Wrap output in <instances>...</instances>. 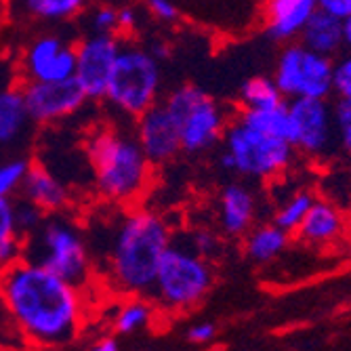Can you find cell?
Masks as SVG:
<instances>
[{
	"label": "cell",
	"instance_id": "obj_1",
	"mask_svg": "<svg viewBox=\"0 0 351 351\" xmlns=\"http://www.w3.org/2000/svg\"><path fill=\"white\" fill-rule=\"evenodd\" d=\"M0 299L17 332L36 347H66L80 335L84 301L76 286L27 259L0 271Z\"/></svg>",
	"mask_w": 351,
	"mask_h": 351
},
{
	"label": "cell",
	"instance_id": "obj_2",
	"mask_svg": "<svg viewBox=\"0 0 351 351\" xmlns=\"http://www.w3.org/2000/svg\"><path fill=\"white\" fill-rule=\"evenodd\" d=\"M171 240L173 230L162 215L149 208L124 213L106 232V282L124 297L149 299L158 263Z\"/></svg>",
	"mask_w": 351,
	"mask_h": 351
},
{
	"label": "cell",
	"instance_id": "obj_3",
	"mask_svg": "<svg viewBox=\"0 0 351 351\" xmlns=\"http://www.w3.org/2000/svg\"><path fill=\"white\" fill-rule=\"evenodd\" d=\"M86 160L95 191L112 204L139 200L152 181V165L133 131L101 126L86 137Z\"/></svg>",
	"mask_w": 351,
	"mask_h": 351
},
{
	"label": "cell",
	"instance_id": "obj_4",
	"mask_svg": "<svg viewBox=\"0 0 351 351\" xmlns=\"http://www.w3.org/2000/svg\"><path fill=\"white\" fill-rule=\"evenodd\" d=\"M76 289L88 286L93 278V259L78 223L63 213L47 215L43 226L25 238V257Z\"/></svg>",
	"mask_w": 351,
	"mask_h": 351
},
{
	"label": "cell",
	"instance_id": "obj_5",
	"mask_svg": "<svg viewBox=\"0 0 351 351\" xmlns=\"http://www.w3.org/2000/svg\"><path fill=\"white\" fill-rule=\"evenodd\" d=\"M215 284L213 263L196 250H191L183 238L173 236L158 263L149 301L171 313H183L202 303Z\"/></svg>",
	"mask_w": 351,
	"mask_h": 351
},
{
	"label": "cell",
	"instance_id": "obj_6",
	"mask_svg": "<svg viewBox=\"0 0 351 351\" xmlns=\"http://www.w3.org/2000/svg\"><path fill=\"white\" fill-rule=\"evenodd\" d=\"M221 141L219 167L246 179H276L289 171L297 158V149L289 141L254 131L240 118L226 126Z\"/></svg>",
	"mask_w": 351,
	"mask_h": 351
},
{
	"label": "cell",
	"instance_id": "obj_7",
	"mask_svg": "<svg viewBox=\"0 0 351 351\" xmlns=\"http://www.w3.org/2000/svg\"><path fill=\"white\" fill-rule=\"evenodd\" d=\"M160 61L137 43H120L104 101L124 118H137L160 101Z\"/></svg>",
	"mask_w": 351,
	"mask_h": 351
},
{
	"label": "cell",
	"instance_id": "obj_8",
	"mask_svg": "<svg viewBox=\"0 0 351 351\" xmlns=\"http://www.w3.org/2000/svg\"><path fill=\"white\" fill-rule=\"evenodd\" d=\"M162 104L179 126L181 152L185 154L213 149L230 124L228 108L196 84H181L173 88Z\"/></svg>",
	"mask_w": 351,
	"mask_h": 351
},
{
	"label": "cell",
	"instance_id": "obj_9",
	"mask_svg": "<svg viewBox=\"0 0 351 351\" xmlns=\"http://www.w3.org/2000/svg\"><path fill=\"white\" fill-rule=\"evenodd\" d=\"M332 61L303 47L299 40L286 43L274 82L284 99H330L332 97Z\"/></svg>",
	"mask_w": 351,
	"mask_h": 351
},
{
	"label": "cell",
	"instance_id": "obj_10",
	"mask_svg": "<svg viewBox=\"0 0 351 351\" xmlns=\"http://www.w3.org/2000/svg\"><path fill=\"white\" fill-rule=\"evenodd\" d=\"M291 145L311 158L324 162L339 154L332 99H291Z\"/></svg>",
	"mask_w": 351,
	"mask_h": 351
},
{
	"label": "cell",
	"instance_id": "obj_11",
	"mask_svg": "<svg viewBox=\"0 0 351 351\" xmlns=\"http://www.w3.org/2000/svg\"><path fill=\"white\" fill-rule=\"evenodd\" d=\"M74 45L55 32L32 38L21 55V74L25 82H61L74 78Z\"/></svg>",
	"mask_w": 351,
	"mask_h": 351
},
{
	"label": "cell",
	"instance_id": "obj_12",
	"mask_svg": "<svg viewBox=\"0 0 351 351\" xmlns=\"http://www.w3.org/2000/svg\"><path fill=\"white\" fill-rule=\"evenodd\" d=\"M122 38L112 34H86L74 45L76 72L74 80L82 88L86 101H101L106 97L114 61Z\"/></svg>",
	"mask_w": 351,
	"mask_h": 351
},
{
	"label": "cell",
	"instance_id": "obj_13",
	"mask_svg": "<svg viewBox=\"0 0 351 351\" xmlns=\"http://www.w3.org/2000/svg\"><path fill=\"white\" fill-rule=\"evenodd\" d=\"M25 110L34 124H57L78 114L86 97L74 78L61 82H25L21 86Z\"/></svg>",
	"mask_w": 351,
	"mask_h": 351
},
{
	"label": "cell",
	"instance_id": "obj_14",
	"mask_svg": "<svg viewBox=\"0 0 351 351\" xmlns=\"http://www.w3.org/2000/svg\"><path fill=\"white\" fill-rule=\"evenodd\" d=\"M133 133L152 167L169 165L181 152L179 126L162 101L154 104L149 110L135 118Z\"/></svg>",
	"mask_w": 351,
	"mask_h": 351
},
{
	"label": "cell",
	"instance_id": "obj_15",
	"mask_svg": "<svg viewBox=\"0 0 351 351\" xmlns=\"http://www.w3.org/2000/svg\"><path fill=\"white\" fill-rule=\"evenodd\" d=\"M21 88H0V154L13 156L23 149L34 133Z\"/></svg>",
	"mask_w": 351,
	"mask_h": 351
},
{
	"label": "cell",
	"instance_id": "obj_16",
	"mask_svg": "<svg viewBox=\"0 0 351 351\" xmlns=\"http://www.w3.org/2000/svg\"><path fill=\"white\" fill-rule=\"evenodd\" d=\"M219 210V226L223 234L232 238L246 236L257 219V196L254 191L244 183H228L219 191L217 198Z\"/></svg>",
	"mask_w": 351,
	"mask_h": 351
},
{
	"label": "cell",
	"instance_id": "obj_17",
	"mask_svg": "<svg viewBox=\"0 0 351 351\" xmlns=\"http://www.w3.org/2000/svg\"><path fill=\"white\" fill-rule=\"evenodd\" d=\"M315 0H265L263 25L265 34L276 43H293L303 25L315 13Z\"/></svg>",
	"mask_w": 351,
	"mask_h": 351
},
{
	"label": "cell",
	"instance_id": "obj_18",
	"mask_svg": "<svg viewBox=\"0 0 351 351\" xmlns=\"http://www.w3.org/2000/svg\"><path fill=\"white\" fill-rule=\"evenodd\" d=\"M21 198L34 202L38 208H43L47 215L63 213L70 206L72 194L66 181H61L57 175H53L43 165H32L29 171L23 177V183L19 187Z\"/></svg>",
	"mask_w": 351,
	"mask_h": 351
},
{
	"label": "cell",
	"instance_id": "obj_19",
	"mask_svg": "<svg viewBox=\"0 0 351 351\" xmlns=\"http://www.w3.org/2000/svg\"><path fill=\"white\" fill-rule=\"evenodd\" d=\"M297 40L317 55H324L328 59H337L345 51L343 19L315 9V13L303 25Z\"/></svg>",
	"mask_w": 351,
	"mask_h": 351
},
{
	"label": "cell",
	"instance_id": "obj_20",
	"mask_svg": "<svg viewBox=\"0 0 351 351\" xmlns=\"http://www.w3.org/2000/svg\"><path fill=\"white\" fill-rule=\"evenodd\" d=\"M343 232V215L337 206L330 202L317 200L311 204L309 213L297 228V236L313 246H322L326 242H332Z\"/></svg>",
	"mask_w": 351,
	"mask_h": 351
},
{
	"label": "cell",
	"instance_id": "obj_21",
	"mask_svg": "<svg viewBox=\"0 0 351 351\" xmlns=\"http://www.w3.org/2000/svg\"><path fill=\"white\" fill-rule=\"evenodd\" d=\"M289 240H291V234L280 230L274 223L250 228V232L244 238V254L248 261L257 265H265V263H271L276 257H280V252L289 246Z\"/></svg>",
	"mask_w": 351,
	"mask_h": 351
},
{
	"label": "cell",
	"instance_id": "obj_22",
	"mask_svg": "<svg viewBox=\"0 0 351 351\" xmlns=\"http://www.w3.org/2000/svg\"><path fill=\"white\" fill-rule=\"evenodd\" d=\"M23 17L38 23H66L82 15L90 0H17Z\"/></svg>",
	"mask_w": 351,
	"mask_h": 351
},
{
	"label": "cell",
	"instance_id": "obj_23",
	"mask_svg": "<svg viewBox=\"0 0 351 351\" xmlns=\"http://www.w3.org/2000/svg\"><path fill=\"white\" fill-rule=\"evenodd\" d=\"M236 118H240L250 129L280 137L291 143V116H289V104L282 101L274 108L263 110H242Z\"/></svg>",
	"mask_w": 351,
	"mask_h": 351
},
{
	"label": "cell",
	"instance_id": "obj_24",
	"mask_svg": "<svg viewBox=\"0 0 351 351\" xmlns=\"http://www.w3.org/2000/svg\"><path fill=\"white\" fill-rule=\"evenodd\" d=\"M156 307L147 297H129L114 315V330L118 335H131L152 324Z\"/></svg>",
	"mask_w": 351,
	"mask_h": 351
},
{
	"label": "cell",
	"instance_id": "obj_25",
	"mask_svg": "<svg viewBox=\"0 0 351 351\" xmlns=\"http://www.w3.org/2000/svg\"><path fill=\"white\" fill-rule=\"evenodd\" d=\"M286 101L271 76H252L240 86L242 110H263Z\"/></svg>",
	"mask_w": 351,
	"mask_h": 351
},
{
	"label": "cell",
	"instance_id": "obj_26",
	"mask_svg": "<svg viewBox=\"0 0 351 351\" xmlns=\"http://www.w3.org/2000/svg\"><path fill=\"white\" fill-rule=\"evenodd\" d=\"M313 202H315L313 191L299 189L297 194L289 196L280 204V208L274 215V226H278L280 230L289 232V234L297 232V228L301 226V221L305 219V215L309 213Z\"/></svg>",
	"mask_w": 351,
	"mask_h": 351
},
{
	"label": "cell",
	"instance_id": "obj_27",
	"mask_svg": "<svg viewBox=\"0 0 351 351\" xmlns=\"http://www.w3.org/2000/svg\"><path fill=\"white\" fill-rule=\"evenodd\" d=\"M29 167H32V162L21 154L0 156V196L13 198L19 191Z\"/></svg>",
	"mask_w": 351,
	"mask_h": 351
},
{
	"label": "cell",
	"instance_id": "obj_28",
	"mask_svg": "<svg viewBox=\"0 0 351 351\" xmlns=\"http://www.w3.org/2000/svg\"><path fill=\"white\" fill-rule=\"evenodd\" d=\"M86 34H112L118 36V9L110 3H99L84 11Z\"/></svg>",
	"mask_w": 351,
	"mask_h": 351
},
{
	"label": "cell",
	"instance_id": "obj_29",
	"mask_svg": "<svg viewBox=\"0 0 351 351\" xmlns=\"http://www.w3.org/2000/svg\"><path fill=\"white\" fill-rule=\"evenodd\" d=\"M13 219H15V234L25 240L43 226L47 213L38 208L34 202L19 198V200H13Z\"/></svg>",
	"mask_w": 351,
	"mask_h": 351
},
{
	"label": "cell",
	"instance_id": "obj_30",
	"mask_svg": "<svg viewBox=\"0 0 351 351\" xmlns=\"http://www.w3.org/2000/svg\"><path fill=\"white\" fill-rule=\"evenodd\" d=\"M332 110H335L339 152L351 160V99H335Z\"/></svg>",
	"mask_w": 351,
	"mask_h": 351
},
{
	"label": "cell",
	"instance_id": "obj_31",
	"mask_svg": "<svg viewBox=\"0 0 351 351\" xmlns=\"http://www.w3.org/2000/svg\"><path fill=\"white\" fill-rule=\"evenodd\" d=\"M332 97L351 99V53L343 51L332 61Z\"/></svg>",
	"mask_w": 351,
	"mask_h": 351
},
{
	"label": "cell",
	"instance_id": "obj_32",
	"mask_svg": "<svg viewBox=\"0 0 351 351\" xmlns=\"http://www.w3.org/2000/svg\"><path fill=\"white\" fill-rule=\"evenodd\" d=\"M183 240L189 244L191 250H196L200 257H204L208 261L223 250L221 238L210 230H194V232H189Z\"/></svg>",
	"mask_w": 351,
	"mask_h": 351
},
{
	"label": "cell",
	"instance_id": "obj_33",
	"mask_svg": "<svg viewBox=\"0 0 351 351\" xmlns=\"http://www.w3.org/2000/svg\"><path fill=\"white\" fill-rule=\"evenodd\" d=\"M25 257V240L17 234L0 238V271L23 261Z\"/></svg>",
	"mask_w": 351,
	"mask_h": 351
},
{
	"label": "cell",
	"instance_id": "obj_34",
	"mask_svg": "<svg viewBox=\"0 0 351 351\" xmlns=\"http://www.w3.org/2000/svg\"><path fill=\"white\" fill-rule=\"evenodd\" d=\"M145 7L152 13V17H156L158 21L173 23L179 19V9L173 0H145Z\"/></svg>",
	"mask_w": 351,
	"mask_h": 351
},
{
	"label": "cell",
	"instance_id": "obj_35",
	"mask_svg": "<svg viewBox=\"0 0 351 351\" xmlns=\"http://www.w3.org/2000/svg\"><path fill=\"white\" fill-rule=\"evenodd\" d=\"M217 337V324L213 322H196L185 330V339L194 345H206L215 341Z\"/></svg>",
	"mask_w": 351,
	"mask_h": 351
},
{
	"label": "cell",
	"instance_id": "obj_36",
	"mask_svg": "<svg viewBox=\"0 0 351 351\" xmlns=\"http://www.w3.org/2000/svg\"><path fill=\"white\" fill-rule=\"evenodd\" d=\"M15 234V219H13V198L0 196V238Z\"/></svg>",
	"mask_w": 351,
	"mask_h": 351
},
{
	"label": "cell",
	"instance_id": "obj_37",
	"mask_svg": "<svg viewBox=\"0 0 351 351\" xmlns=\"http://www.w3.org/2000/svg\"><path fill=\"white\" fill-rule=\"evenodd\" d=\"M137 25L139 17L133 7L124 5L118 9V34H133V32H137Z\"/></svg>",
	"mask_w": 351,
	"mask_h": 351
},
{
	"label": "cell",
	"instance_id": "obj_38",
	"mask_svg": "<svg viewBox=\"0 0 351 351\" xmlns=\"http://www.w3.org/2000/svg\"><path fill=\"white\" fill-rule=\"evenodd\" d=\"M315 5L320 11L330 13L339 19L351 17V0H315Z\"/></svg>",
	"mask_w": 351,
	"mask_h": 351
},
{
	"label": "cell",
	"instance_id": "obj_39",
	"mask_svg": "<svg viewBox=\"0 0 351 351\" xmlns=\"http://www.w3.org/2000/svg\"><path fill=\"white\" fill-rule=\"evenodd\" d=\"M86 351H120L118 341L114 337H101L99 341H95Z\"/></svg>",
	"mask_w": 351,
	"mask_h": 351
},
{
	"label": "cell",
	"instance_id": "obj_40",
	"mask_svg": "<svg viewBox=\"0 0 351 351\" xmlns=\"http://www.w3.org/2000/svg\"><path fill=\"white\" fill-rule=\"evenodd\" d=\"M145 49H147L149 55H152L154 59H158V61H165V59L169 57V47H167L162 40H154V43H149Z\"/></svg>",
	"mask_w": 351,
	"mask_h": 351
},
{
	"label": "cell",
	"instance_id": "obj_41",
	"mask_svg": "<svg viewBox=\"0 0 351 351\" xmlns=\"http://www.w3.org/2000/svg\"><path fill=\"white\" fill-rule=\"evenodd\" d=\"M343 43H345V51L351 53V17L343 19Z\"/></svg>",
	"mask_w": 351,
	"mask_h": 351
},
{
	"label": "cell",
	"instance_id": "obj_42",
	"mask_svg": "<svg viewBox=\"0 0 351 351\" xmlns=\"http://www.w3.org/2000/svg\"><path fill=\"white\" fill-rule=\"evenodd\" d=\"M0 311H5V307H3V299H0Z\"/></svg>",
	"mask_w": 351,
	"mask_h": 351
}]
</instances>
